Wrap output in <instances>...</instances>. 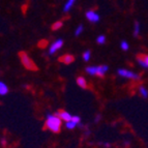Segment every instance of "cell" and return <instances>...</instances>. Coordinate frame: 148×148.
<instances>
[{
    "mask_svg": "<svg viewBox=\"0 0 148 148\" xmlns=\"http://www.w3.org/2000/svg\"><path fill=\"white\" fill-rule=\"evenodd\" d=\"M120 48L123 51H127L128 49H130V45H128L127 42H125V40H122V42H120Z\"/></svg>",
    "mask_w": 148,
    "mask_h": 148,
    "instance_id": "cell-19",
    "label": "cell"
},
{
    "mask_svg": "<svg viewBox=\"0 0 148 148\" xmlns=\"http://www.w3.org/2000/svg\"><path fill=\"white\" fill-rule=\"evenodd\" d=\"M143 57H144V60H145L146 65H147V69H148V55L147 56H143Z\"/></svg>",
    "mask_w": 148,
    "mask_h": 148,
    "instance_id": "cell-23",
    "label": "cell"
},
{
    "mask_svg": "<svg viewBox=\"0 0 148 148\" xmlns=\"http://www.w3.org/2000/svg\"><path fill=\"white\" fill-rule=\"evenodd\" d=\"M140 31H141L140 24H139L138 22H136L135 25H134V35H135V36H138V35L140 34Z\"/></svg>",
    "mask_w": 148,
    "mask_h": 148,
    "instance_id": "cell-15",
    "label": "cell"
},
{
    "mask_svg": "<svg viewBox=\"0 0 148 148\" xmlns=\"http://www.w3.org/2000/svg\"><path fill=\"white\" fill-rule=\"evenodd\" d=\"M90 57H91V52L89 50H87V51H85L83 53V59H84V61H89Z\"/></svg>",
    "mask_w": 148,
    "mask_h": 148,
    "instance_id": "cell-18",
    "label": "cell"
},
{
    "mask_svg": "<svg viewBox=\"0 0 148 148\" xmlns=\"http://www.w3.org/2000/svg\"><path fill=\"white\" fill-rule=\"evenodd\" d=\"M83 30H84V27H83L82 25H79V26H78V27L76 28V31H75V35H77V36H78V35H80L82 33V32H83Z\"/></svg>",
    "mask_w": 148,
    "mask_h": 148,
    "instance_id": "cell-21",
    "label": "cell"
},
{
    "mask_svg": "<svg viewBox=\"0 0 148 148\" xmlns=\"http://www.w3.org/2000/svg\"><path fill=\"white\" fill-rule=\"evenodd\" d=\"M61 60H62V62H63V63L71 64V63H73V62H74L75 58H74V56H73V55H64V56L62 57Z\"/></svg>",
    "mask_w": 148,
    "mask_h": 148,
    "instance_id": "cell-12",
    "label": "cell"
},
{
    "mask_svg": "<svg viewBox=\"0 0 148 148\" xmlns=\"http://www.w3.org/2000/svg\"><path fill=\"white\" fill-rule=\"evenodd\" d=\"M139 93H140V95L142 96L143 99H147L148 97V90L146 87H144V86L139 87Z\"/></svg>",
    "mask_w": 148,
    "mask_h": 148,
    "instance_id": "cell-14",
    "label": "cell"
},
{
    "mask_svg": "<svg viewBox=\"0 0 148 148\" xmlns=\"http://www.w3.org/2000/svg\"><path fill=\"white\" fill-rule=\"evenodd\" d=\"M86 19L91 23H97L99 21V15L94 10H88L86 12Z\"/></svg>",
    "mask_w": 148,
    "mask_h": 148,
    "instance_id": "cell-6",
    "label": "cell"
},
{
    "mask_svg": "<svg viewBox=\"0 0 148 148\" xmlns=\"http://www.w3.org/2000/svg\"><path fill=\"white\" fill-rule=\"evenodd\" d=\"M137 61H138V63L140 64L143 69H147V65H146V62H145V60H144V57H138Z\"/></svg>",
    "mask_w": 148,
    "mask_h": 148,
    "instance_id": "cell-17",
    "label": "cell"
},
{
    "mask_svg": "<svg viewBox=\"0 0 148 148\" xmlns=\"http://www.w3.org/2000/svg\"><path fill=\"white\" fill-rule=\"evenodd\" d=\"M63 26V24H62V22H60V21H58V22H56V23H54L53 24V30H59L60 28Z\"/></svg>",
    "mask_w": 148,
    "mask_h": 148,
    "instance_id": "cell-20",
    "label": "cell"
},
{
    "mask_svg": "<svg viewBox=\"0 0 148 148\" xmlns=\"http://www.w3.org/2000/svg\"><path fill=\"white\" fill-rule=\"evenodd\" d=\"M77 84H78V86H80L83 89L87 88V81L84 77H79V78L77 79Z\"/></svg>",
    "mask_w": 148,
    "mask_h": 148,
    "instance_id": "cell-10",
    "label": "cell"
},
{
    "mask_svg": "<svg viewBox=\"0 0 148 148\" xmlns=\"http://www.w3.org/2000/svg\"><path fill=\"white\" fill-rule=\"evenodd\" d=\"M117 74H118L120 77H122V78H125V79L135 80V81L140 80V76H139L137 73L133 72V71H130V69H119L118 71H117Z\"/></svg>",
    "mask_w": 148,
    "mask_h": 148,
    "instance_id": "cell-3",
    "label": "cell"
},
{
    "mask_svg": "<svg viewBox=\"0 0 148 148\" xmlns=\"http://www.w3.org/2000/svg\"><path fill=\"white\" fill-rule=\"evenodd\" d=\"M96 42L99 45H104L105 42H106V36L103 34L99 35V36L96 37Z\"/></svg>",
    "mask_w": 148,
    "mask_h": 148,
    "instance_id": "cell-16",
    "label": "cell"
},
{
    "mask_svg": "<svg viewBox=\"0 0 148 148\" xmlns=\"http://www.w3.org/2000/svg\"><path fill=\"white\" fill-rule=\"evenodd\" d=\"M45 126L52 133H59L62 126V120L57 114H48L45 121Z\"/></svg>",
    "mask_w": 148,
    "mask_h": 148,
    "instance_id": "cell-1",
    "label": "cell"
},
{
    "mask_svg": "<svg viewBox=\"0 0 148 148\" xmlns=\"http://www.w3.org/2000/svg\"><path fill=\"white\" fill-rule=\"evenodd\" d=\"M57 115L60 117V119H61L62 121H64V122H67V121L69 120H72L73 119V116L74 115H72L71 113H69L67 111H59V112H57Z\"/></svg>",
    "mask_w": 148,
    "mask_h": 148,
    "instance_id": "cell-7",
    "label": "cell"
},
{
    "mask_svg": "<svg viewBox=\"0 0 148 148\" xmlns=\"http://www.w3.org/2000/svg\"><path fill=\"white\" fill-rule=\"evenodd\" d=\"M97 69H99V66L92 65V66L86 67V73L90 76H97Z\"/></svg>",
    "mask_w": 148,
    "mask_h": 148,
    "instance_id": "cell-9",
    "label": "cell"
},
{
    "mask_svg": "<svg viewBox=\"0 0 148 148\" xmlns=\"http://www.w3.org/2000/svg\"><path fill=\"white\" fill-rule=\"evenodd\" d=\"M20 59H21V62H22V64L24 65L25 69H29V71H35V69H37L34 61H33L26 53H21Z\"/></svg>",
    "mask_w": 148,
    "mask_h": 148,
    "instance_id": "cell-2",
    "label": "cell"
},
{
    "mask_svg": "<svg viewBox=\"0 0 148 148\" xmlns=\"http://www.w3.org/2000/svg\"><path fill=\"white\" fill-rule=\"evenodd\" d=\"M108 65H105V64H103V65H99V69H97V76L99 77H103L105 76V75L107 74V72H108Z\"/></svg>",
    "mask_w": 148,
    "mask_h": 148,
    "instance_id": "cell-8",
    "label": "cell"
},
{
    "mask_svg": "<svg viewBox=\"0 0 148 148\" xmlns=\"http://www.w3.org/2000/svg\"><path fill=\"white\" fill-rule=\"evenodd\" d=\"M8 85L5 84L4 82H0V95L3 96L5 95V94H8Z\"/></svg>",
    "mask_w": 148,
    "mask_h": 148,
    "instance_id": "cell-11",
    "label": "cell"
},
{
    "mask_svg": "<svg viewBox=\"0 0 148 148\" xmlns=\"http://www.w3.org/2000/svg\"><path fill=\"white\" fill-rule=\"evenodd\" d=\"M104 146L105 147H110L111 145H110V143H104Z\"/></svg>",
    "mask_w": 148,
    "mask_h": 148,
    "instance_id": "cell-25",
    "label": "cell"
},
{
    "mask_svg": "<svg viewBox=\"0 0 148 148\" xmlns=\"http://www.w3.org/2000/svg\"><path fill=\"white\" fill-rule=\"evenodd\" d=\"M80 122H81V118H80L78 115H74L72 120L65 122V127H66L67 130H69V131H73V130H75L78 125H80Z\"/></svg>",
    "mask_w": 148,
    "mask_h": 148,
    "instance_id": "cell-5",
    "label": "cell"
},
{
    "mask_svg": "<svg viewBox=\"0 0 148 148\" xmlns=\"http://www.w3.org/2000/svg\"><path fill=\"white\" fill-rule=\"evenodd\" d=\"M62 46H63V40H62L61 38H59V40H56L54 42H52V45L50 46L49 50H48V52H49V55L55 54V53H56L57 51H59V50L61 49Z\"/></svg>",
    "mask_w": 148,
    "mask_h": 148,
    "instance_id": "cell-4",
    "label": "cell"
},
{
    "mask_svg": "<svg viewBox=\"0 0 148 148\" xmlns=\"http://www.w3.org/2000/svg\"><path fill=\"white\" fill-rule=\"evenodd\" d=\"M1 144H2V145H5V139L4 138H2V140H1Z\"/></svg>",
    "mask_w": 148,
    "mask_h": 148,
    "instance_id": "cell-24",
    "label": "cell"
},
{
    "mask_svg": "<svg viewBox=\"0 0 148 148\" xmlns=\"http://www.w3.org/2000/svg\"><path fill=\"white\" fill-rule=\"evenodd\" d=\"M101 115H97V116L94 118V122H95V123H97V122H99V121H101Z\"/></svg>",
    "mask_w": 148,
    "mask_h": 148,
    "instance_id": "cell-22",
    "label": "cell"
},
{
    "mask_svg": "<svg viewBox=\"0 0 148 148\" xmlns=\"http://www.w3.org/2000/svg\"><path fill=\"white\" fill-rule=\"evenodd\" d=\"M75 2H76V0H67L66 2H65V4H64V8H63L64 12H69V10H71L73 6H74Z\"/></svg>",
    "mask_w": 148,
    "mask_h": 148,
    "instance_id": "cell-13",
    "label": "cell"
}]
</instances>
